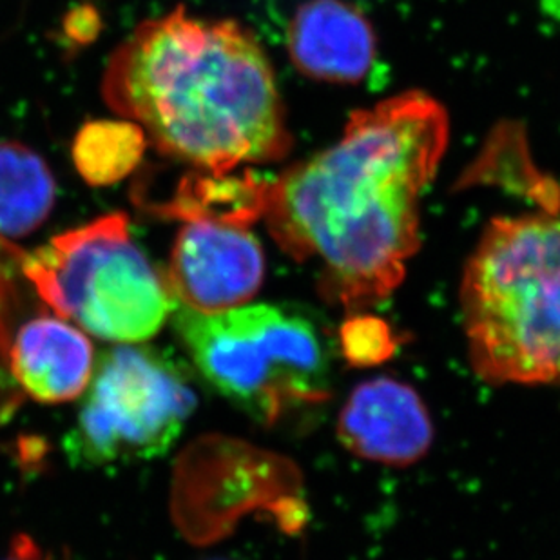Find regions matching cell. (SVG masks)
<instances>
[{
  "instance_id": "1",
  "label": "cell",
  "mask_w": 560,
  "mask_h": 560,
  "mask_svg": "<svg viewBox=\"0 0 560 560\" xmlns=\"http://www.w3.org/2000/svg\"><path fill=\"white\" fill-rule=\"evenodd\" d=\"M448 143L443 106L412 91L355 113L327 151L267 184L283 253L322 265L330 302L363 311L401 285L419 247V200Z\"/></svg>"
},
{
  "instance_id": "2",
  "label": "cell",
  "mask_w": 560,
  "mask_h": 560,
  "mask_svg": "<svg viewBox=\"0 0 560 560\" xmlns=\"http://www.w3.org/2000/svg\"><path fill=\"white\" fill-rule=\"evenodd\" d=\"M102 95L160 153L196 171L225 175L291 148L267 55L233 21L176 8L143 22L113 54Z\"/></svg>"
},
{
  "instance_id": "3",
  "label": "cell",
  "mask_w": 560,
  "mask_h": 560,
  "mask_svg": "<svg viewBox=\"0 0 560 560\" xmlns=\"http://www.w3.org/2000/svg\"><path fill=\"white\" fill-rule=\"evenodd\" d=\"M477 375L493 385H560V214L495 218L460 281Z\"/></svg>"
},
{
  "instance_id": "4",
  "label": "cell",
  "mask_w": 560,
  "mask_h": 560,
  "mask_svg": "<svg viewBox=\"0 0 560 560\" xmlns=\"http://www.w3.org/2000/svg\"><path fill=\"white\" fill-rule=\"evenodd\" d=\"M173 325L203 380L259 423L330 396L327 347L307 317L272 305L218 314L182 307Z\"/></svg>"
},
{
  "instance_id": "5",
  "label": "cell",
  "mask_w": 560,
  "mask_h": 560,
  "mask_svg": "<svg viewBox=\"0 0 560 560\" xmlns=\"http://www.w3.org/2000/svg\"><path fill=\"white\" fill-rule=\"evenodd\" d=\"M26 272L46 308L112 343L148 341L175 312L165 275L135 244L124 212L57 234L27 254Z\"/></svg>"
},
{
  "instance_id": "6",
  "label": "cell",
  "mask_w": 560,
  "mask_h": 560,
  "mask_svg": "<svg viewBox=\"0 0 560 560\" xmlns=\"http://www.w3.org/2000/svg\"><path fill=\"white\" fill-rule=\"evenodd\" d=\"M195 408V390L175 361L145 345H118L96 361L66 450L84 466L154 459Z\"/></svg>"
},
{
  "instance_id": "7",
  "label": "cell",
  "mask_w": 560,
  "mask_h": 560,
  "mask_svg": "<svg viewBox=\"0 0 560 560\" xmlns=\"http://www.w3.org/2000/svg\"><path fill=\"white\" fill-rule=\"evenodd\" d=\"M265 254L250 225L228 220L184 222L165 281L175 302L200 314L244 307L264 283Z\"/></svg>"
},
{
  "instance_id": "8",
  "label": "cell",
  "mask_w": 560,
  "mask_h": 560,
  "mask_svg": "<svg viewBox=\"0 0 560 560\" xmlns=\"http://www.w3.org/2000/svg\"><path fill=\"white\" fill-rule=\"evenodd\" d=\"M338 435L361 459L407 466L429 452L434 427L412 386L375 377L355 386L339 413Z\"/></svg>"
},
{
  "instance_id": "9",
  "label": "cell",
  "mask_w": 560,
  "mask_h": 560,
  "mask_svg": "<svg viewBox=\"0 0 560 560\" xmlns=\"http://www.w3.org/2000/svg\"><path fill=\"white\" fill-rule=\"evenodd\" d=\"M287 46L300 71L336 84L365 79L375 57L371 24L343 0H308L300 5L287 32Z\"/></svg>"
},
{
  "instance_id": "10",
  "label": "cell",
  "mask_w": 560,
  "mask_h": 560,
  "mask_svg": "<svg viewBox=\"0 0 560 560\" xmlns=\"http://www.w3.org/2000/svg\"><path fill=\"white\" fill-rule=\"evenodd\" d=\"M95 349L79 328L46 312L30 317L11 347V372L38 402L60 405L82 396L95 372Z\"/></svg>"
},
{
  "instance_id": "11",
  "label": "cell",
  "mask_w": 560,
  "mask_h": 560,
  "mask_svg": "<svg viewBox=\"0 0 560 560\" xmlns=\"http://www.w3.org/2000/svg\"><path fill=\"white\" fill-rule=\"evenodd\" d=\"M267 184L253 173L233 176L195 170L178 182L170 200L151 207V211L182 222L228 220L253 228L264 217Z\"/></svg>"
},
{
  "instance_id": "12",
  "label": "cell",
  "mask_w": 560,
  "mask_h": 560,
  "mask_svg": "<svg viewBox=\"0 0 560 560\" xmlns=\"http://www.w3.org/2000/svg\"><path fill=\"white\" fill-rule=\"evenodd\" d=\"M57 186L40 154L19 142H0V236L37 231L54 209Z\"/></svg>"
},
{
  "instance_id": "13",
  "label": "cell",
  "mask_w": 560,
  "mask_h": 560,
  "mask_svg": "<svg viewBox=\"0 0 560 560\" xmlns=\"http://www.w3.org/2000/svg\"><path fill=\"white\" fill-rule=\"evenodd\" d=\"M27 254L0 236V424L19 410L24 392L11 372V347L16 332L46 305L26 272Z\"/></svg>"
},
{
  "instance_id": "14",
  "label": "cell",
  "mask_w": 560,
  "mask_h": 560,
  "mask_svg": "<svg viewBox=\"0 0 560 560\" xmlns=\"http://www.w3.org/2000/svg\"><path fill=\"white\" fill-rule=\"evenodd\" d=\"M148 137L131 120L85 124L73 142V162L90 186H112L142 162Z\"/></svg>"
},
{
  "instance_id": "15",
  "label": "cell",
  "mask_w": 560,
  "mask_h": 560,
  "mask_svg": "<svg viewBox=\"0 0 560 560\" xmlns=\"http://www.w3.org/2000/svg\"><path fill=\"white\" fill-rule=\"evenodd\" d=\"M345 354L355 365L380 363L392 354L394 343L385 323L374 317H355L343 327Z\"/></svg>"
},
{
  "instance_id": "16",
  "label": "cell",
  "mask_w": 560,
  "mask_h": 560,
  "mask_svg": "<svg viewBox=\"0 0 560 560\" xmlns=\"http://www.w3.org/2000/svg\"><path fill=\"white\" fill-rule=\"evenodd\" d=\"M0 560H49L48 557L44 556V551L40 550V546L27 537V535H16L13 542H11V550L8 557Z\"/></svg>"
}]
</instances>
